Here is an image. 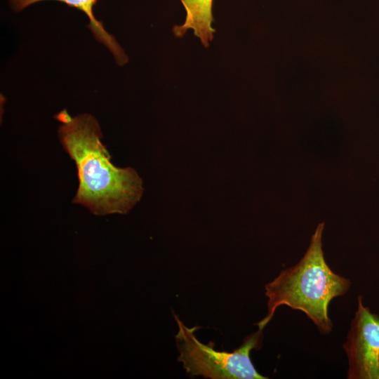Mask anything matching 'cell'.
Here are the masks:
<instances>
[{
	"mask_svg": "<svg viewBox=\"0 0 379 379\" xmlns=\"http://www.w3.org/2000/svg\"><path fill=\"white\" fill-rule=\"evenodd\" d=\"M55 118L61 123L60 141L77 169L79 187L73 202L95 215L127 213L143 193L138 173L131 167L119 168L112 164L93 116L71 117L63 109Z\"/></svg>",
	"mask_w": 379,
	"mask_h": 379,
	"instance_id": "cell-1",
	"label": "cell"
},
{
	"mask_svg": "<svg viewBox=\"0 0 379 379\" xmlns=\"http://www.w3.org/2000/svg\"><path fill=\"white\" fill-rule=\"evenodd\" d=\"M324 227V222L318 224L308 248L298 263L281 270L265 286L268 312L257 323L258 329H264L279 306L286 305L303 312L321 333L332 331L328 305L333 299L347 293L351 281L327 265L322 250Z\"/></svg>",
	"mask_w": 379,
	"mask_h": 379,
	"instance_id": "cell-2",
	"label": "cell"
},
{
	"mask_svg": "<svg viewBox=\"0 0 379 379\" xmlns=\"http://www.w3.org/2000/svg\"><path fill=\"white\" fill-rule=\"evenodd\" d=\"M343 347L348 361L347 378L379 379V315L364 305L361 295Z\"/></svg>",
	"mask_w": 379,
	"mask_h": 379,
	"instance_id": "cell-4",
	"label": "cell"
},
{
	"mask_svg": "<svg viewBox=\"0 0 379 379\" xmlns=\"http://www.w3.org/2000/svg\"><path fill=\"white\" fill-rule=\"evenodd\" d=\"M178 331L175 335L179 357L186 372L191 376L201 375L211 379H267L254 367L250 353L262 346V330L258 329L246 336L242 344L234 351H218L214 343L200 342L194 331L197 326L187 327L174 315Z\"/></svg>",
	"mask_w": 379,
	"mask_h": 379,
	"instance_id": "cell-3",
	"label": "cell"
},
{
	"mask_svg": "<svg viewBox=\"0 0 379 379\" xmlns=\"http://www.w3.org/2000/svg\"><path fill=\"white\" fill-rule=\"evenodd\" d=\"M46 0H9L11 8L15 11H21L27 6ZM65 3L69 6L77 8L84 12L88 18V27L94 36L102 43L113 54L117 62L119 65L126 64L128 57L124 50L117 42L115 39L104 28L101 22L98 20L93 13V7L98 0H55Z\"/></svg>",
	"mask_w": 379,
	"mask_h": 379,
	"instance_id": "cell-6",
	"label": "cell"
},
{
	"mask_svg": "<svg viewBox=\"0 0 379 379\" xmlns=\"http://www.w3.org/2000/svg\"><path fill=\"white\" fill-rule=\"evenodd\" d=\"M213 0H181L185 9V22L181 25L173 27V33L177 37L183 36L188 29H192L194 34L207 48L213 39L215 29L212 7Z\"/></svg>",
	"mask_w": 379,
	"mask_h": 379,
	"instance_id": "cell-5",
	"label": "cell"
}]
</instances>
